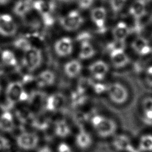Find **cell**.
Here are the masks:
<instances>
[{"mask_svg":"<svg viewBox=\"0 0 152 152\" xmlns=\"http://www.w3.org/2000/svg\"><path fill=\"white\" fill-rule=\"evenodd\" d=\"M18 31V25L13 17L8 14L0 15V34L4 37H12Z\"/></svg>","mask_w":152,"mask_h":152,"instance_id":"8","label":"cell"},{"mask_svg":"<svg viewBox=\"0 0 152 152\" xmlns=\"http://www.w3.org/2000/svg\"><path fill=\"white\" fill-rule=\"evenodd\" d=\"M82 64L79 60L74 59L67 61L64 66V71L65 75L69 78L77 77L81 72Z\"/></svg>","mask_w":152,"mask_h":152,"instance_id":"16","label":"cell"},{"mask_svg":"<svg viewBox=\"0 0 152 152\" xmlns=\"http://www.w3.org/2000/svg\"><path fill=\"white\" fill-rule=\"evenodd\" d=\"M14 46L18 49L22 50L23 52L31 46L30 42L26 38L20 37L17 39L14 43Z\"/></svg>","mask_w":152,"mask_h":152,"instance_id":"28","label":"cell"},{"mask_svg":"<svg viewBox=\"0 0 152 152\" xmlns=\"http://www.w3.org/2000/svg\"><path fill=\"white\" fill-rule=\"evenodd\" d=\"M33 1L31 0L18 1L14 6V13L20 17H25L33 8Z\"/></svg>","mask_w":152,"mask_h":152,"instance_id":"19","label":"cell"},{"mask_svg":"<svg viewBox=\"0 0 152 152\" xmlns=\"http://www.w3.org/2000/svg\"><path fill=\"white\" fill-rule=\"evenodd\" d=\"M55 152H75L74 147L66 141L59 142L55 148Z\"/></svg>","mask_w":152,"mask_h":152,"instance_id":"29","label":"cell"},{"mask_svg":"<svg viewBox=\"0 0 152 152\" xmlns=\"http://www.w3.org/2000/svg\"><path fill=\"white\" fill-rule=\"evenodd\" d=\"M129 32V28L127 24L124 21H119L113 28L112 36L114 40L125 42Z\"/></svg>","mask_w":152,"mask_h":152,"instance_id":"17","label":"cell"},{"mask_svg":"<svg viewBox=\"0 0 152 152\" xmlns=\"http://www.w3.org/2000/svg\"><path fill=\"white\" fill-rule=\"evenodd\" d=\"M90 124L95 134L100 138L113 137L118 129L117 124L113 119L102 115H94Z\"/></svg>","mask_w":152,"mask_h":152,"instance_id":"1","label":"cell"},{"mask_svg":"<svg viewBox=\"0 0 152 152\" xmlns=\"http://www.w3.org/2000/svg\"><path fill=\"white\" fill-rule=\"evenodd\" d=\"M11 0H0V4L1 5H5L9 3Z\"/></svg>","mask_w":152,"mask_h":152,"instance_id":"37","label":"cell"},{"mask_svg":"<svg viewBox=\"0 0 152 152\" xmlns=\"http://www.w3.org/2000/svg\"><path fill=\"white\" fill-rule=\"evenodd\" d=\"M74 44L69 37H62L57 39L53 45L55 53L59 57L65 58L71 55L73 52Z\"/></svg>","mask_w":152,"mask_h":152,"instance_id":"9","label":"cell"},{"mask_svg":"<svg viewBox=\"0 0 152 152\" xmlns=\"http://www.w3.org/2000/svg\"><path fill=\"white\" fill-rule=\"evenodd\" d=\"M144 0H135L131 6L130 12L134 17L140 18L146 12V4Z\"/></svg>","mask_w":152,"mask_h":152,"instance_id":"24","label":"cell"},{"mask_svg":"<svg viewBox=\"0 0 152 152\" xmlns=\"http://www.w3.org/2000/svg\"><path fill=\"white\" fill-rule=\"evenodd\" d=\"M75 146L81 151H88L92 148L94 140L93 135L88 131L81 129L75 134L74 138Z\"/></svg>","mask_w":152,"mask_h":152,"instance_id":"7","label":"cell"},{"mask_svg":"<svg viewBox=\"0 0 152 152\" xmlns=\"http://www.w3.org/2000/svg\"><path fill=\"white\" fill-rule=\"evenodd\" d=\"M109 56L112 64L117 68L124 67L129 62V58L123 49L110 50Z\"/></svg>","mask_w":152,"mask_h":152,"instance_id":"13","label":"cell"},{"mask_svg":"<svg viewBox=\"0 0 152 152\" xmlns=\"http://www.w3.org/2000/svg\"><path fill=\"white\" fill-rule=\"evenodd\" d=\"M128 0H110V6L114 12L119 11L125 5Z\"/></svg>","mask_w":152,"mask_h":152,"instance_id":"30","label":"cell"},{"mask_svg":"<svg viewBox=\"0 0 152 152\" xmlns=\"http://www.w3.org/2000/svg\"><path fill=\"white\" fill-rule=\"evenodd\" d=\"M8 145L7 140L3 137L0 136V150L3 149L4 148L7 147Z\"/></svg>","mask_w":152,"mask_h":152,"instance_id":"36","label":"cell"},{"mask_svg":"<svg viewBox=\"0 0 152 152\" xmlns=\"http://www.w3.org/2000/svg\"><path fill=\"white\" fill-rule=\"evenodd\" d=\"M33 8L43 18L50 16L52 11V4L45 0H35L33 1Z\"/></svg>","mask_w":152,"mask_h":152,"instance_id":"21","label":"cell"},{"mask_svg":"<svg viewBox=\"0 0 152 152\" xmlns=\"http://www.w3.org/2000/svg\"><path fill=\"white\" fill-rule=\"evenodd\" d=\"M5 95L7 102L11 104L24 101L27 98L23 84L17 81H12L8 84Z\"/></svg>","mask_w":152,"mask_h":152,"instance_id":"5","label":"cell"},{"mask_svg":"<svg viewBox=\"0 0 152 152\" xmlns=\"http://www.w3.org/2000/svg\"><path fill=\"white\" fill-rule=\"evenodd\" d=\"M132 47L135 52L142 56L148 55L151 50L148 42L142 37L136 38L132 42Z\"/></svg>","mask_w":152,"mask_h":152,"instance_id":"18","label":"cell"},{"mask_svg":"<svg viewBox=\"0 0 152 152\" xmlns=\"http://www.w3.org/2000/svg\"><path fill=\"white\" fill-rule=\"evenodd\" d=\"M62 1H64L65 2H73L75 0H62Z\"/></svg>","mask_w":152,"mask_h":152,"instance_id":"38","label":"cell"},{"mask_svg":"<svg viewBox=\"0 0 152 152\" xmlns=\"http://www.w3.org/2000/svg\"><path fill=\"white\" fill-rule=\"evenodd\" d=\"M91 21L98 28H103L107 18V12L104 7L99 6L93 8L90 12Z\"/></svg>","mask_w":152,"mask_h":152,"instance_id":"12","label":"cell"},{"mask_svg":"<svg viewBox=\"0 0 152 152\" xmlns=\"http://www.w3.org/2000/svg\"><path fill=\"white\" fill-rule=\"evenodd\" d=\"M65 102V97L62 93H55L45 99V107L50 112H56L64 106Z\"/></svg>","mask_w":152,"mask_h":152,"instance_id":"10","label":"cell"},{"mask_svg":"<svg viewBox=\"0 0 152 152\" xmlns=\"http://www.w3.org/2000/svg\"><path fill=\"white\" fill-rule=\"evenodd\" d=\"M2 62L8 66H14L17 64V59L14 53L8 49L3 50L1 53Z\"/></svg>","mask_w":152,"mask_h":152,"instance_id":"26","label":"cell"},{"mask_svg":"<svg viewBox=\"0 0 152 152\" xmlns=\"http://www.w3.org/2000/svg\"><path fill=\"white\" fill-rule=\"evenodd\" d=\"M43 96L41 93H36L32 97L31 99V103L33 105L41 104L43 102Z\"/></svg>","mask_w":152,"mask_h":152,"instance_id":"32","label":"cell"},{"mask_svg":"<svg viewBox=\"0 0 152 152\" xmlns=\"http://www.w3.org/2000/svg\"><path fill=\"white\" fill-rule=\"evenodd\" d=\"M17 146L23 151L35 150L40 143V137L33 131H22L18 134L15 139Z\"/></svg>","mask_w":152,"mask_h":152,"instance_id":"3","label":"cell"},{"mask_svg":"<svg viewBox=\"0 0 152 152\" xmlns=\"http://www.w3.org/2000/svg\"><path fill=\"white\" fill-rule=\"evenodd\" d=\"M144 117L146 121L152 122V97H146L142 103Z\"/></svg>","mask_w":152,"mask_h":152,"instance_id":"27","label":"cell"},{"mask_svg":"<svg viewBox=\"0 0 152 152\" xmlns=\"http://www.w3.org/2000/svg\"><path fill=\"white\" fill-rule=\"evenodd\" d=\"M94 0H78V4L81 10H87L94 4Z\"/></svg>","mask_w":152,"mask_h":152,"instance_id":"31","label":"cell"},{"mask_svg":"<svg viewBox=\"0 0 152 152\" xmlns=\"http://www.w3.org/2000/svg\"><path fill=\"white\" fill-rule=\"evenodd\" d=\"M96 53L93 45L88 40H84L81 43L78 56L80 59L87 60L93 58Z\"/></svg>","mask_w":152,"mask_h":152,"instance_id":"22","label":"cell"},{"mask_svg":"<svg viewBox=\"0 0 152 152\" xmlns=\"http://www.w3.org/2000/svg\"><path fill=\"white\" fill-rule=\"evenodd\" d=\"M35 152H55V150L49 145H41L35 150Z\"/></svg>","mask_w":152,"mask_h":152,"instance_id":"33","label":"cell"},{"mask_svg":"<svg viewBox=\"0 0 152 152\" xmlns=\"http://www.w3.org/2000/svg\"><path fill=\"white\" fill-rule=\"evenodd\" d=\"M23 52L22 64L25 69L32 72L40 67L42 62L43 55L39 48L31 45Z\"/></svg>","mask_w":152,"mask_h":152,"instance_id":"2","label":"cell"},{"mask_svg":"<svg viewBox=\"0 0 152 152\" xmlns=\"http://www.w3.org/2000/svg\"><path fill=\"white\" fill-rule=\"evenodd\" d=\"M88 71L96 80L101 81L106 77L109 71L108 65L103 60H97L90 64Z\"/></svg>","mask_w":152,"mask_h":152,"instance_id":"11","label":"cell"},{"mask_svg":"<svg viewBox=\"0 0 152 152\" xmlns=\"http://www.w3.org/2000/svg\"><path fill=\"white\" fill-rule=\"evenodd\" d=\"M14 126V121L12 114L8 111H5L0 116V129L9 132Z\"/></svg>","mask_w":152,"mask_h":152,"instance_id":"23","label":"cell"},{"mask_svg":"<svg viewBox=\"0 0 152 152\" xmlns=\"http://www.w3.org/2000/svg\"><path fill=\"white\" fill-rule=\"evenodd\" d=\"M109 100L113 103L121 104L128 98V91L125 86L118 82H114L107 86L106 90Z\"/></svg>","mask_w":152,"mask_h":152,"instance_id":"6","label":"cell"},{"mask_svg":"<svg viewBox=\"0 0 152 152\" xmlns=\"http://www.w3.org/2000/svg\"><path fill=\"white\" fill-rule=\"evenodd\" d=\"M113 137L112 145L116 151L127 152L132 147L130 137L125 134H115Z\"/></svg>","mask_w":152,"mask_h":152,"instance_id":"14","label":"cell"},{"mask_svg":"<svg viewBox=\"0 0 152 152\" xmlns=\"http://www.w3.org/2000/svg\"><path fill=\"white\" fill-rule=\"evenodd\" d=\"M94 90L97 93H102L106 90L107 87H105L103 84H97L94 86Z\"/></svg>","mask_w":152,"mask_h":152,"instance_id":"35","label":"cell"},{"mask_svg":"<svg viewBox=\"0 0 152 152\" xmlns=\"http://www.w3.org/2000/svg\"><path fill=\"white\" fill-rule=\"evenodd\" d=\"M1 83H0V93H1Z\"/></svg>","mask_w":152,"mask_h":152,"instance_id":"39","label":"cell"},{"mask_svg":"<svg viewBox=\"0 0 152 152\" xmlns=\"http://www.w3.org/2000/svg\"><path fill=\"white\" fill-rule=\"evenodd\" d=\"M55 135L61 138H66L71 134V129L68 123L64 120L56 121L53 126Z\"/></svg>","mask_w":152,"mask_h":152,"instance_id":"20","label":"cell"},{"mask_svg":"<svg viewBox=\"0 0 152 152\" xmlns=\"http://www.w3.org/2000/svg\"><path fill=\"white\" fill-rule=\"evenodd\" d=\"M36 83L41 88L52 86L55 81V74L50 69H45L40 72L36 77Z\"/></svg>","mask_w":152,"mask_h":152,"instance_id":"15","label":"cell"},{"mask_svg":"<svg viewBox=\"0 0 152 152\" xmlns=\"http://www.w3.org/2000/svg\"><path fill=\"white\" fill-rule=\"evenodd\" d=\"M138 149L141 152L152 151V134L142 135L138 140Z\"/></svg>","mask_w":152,"mask_h":152,"instance_id":"25","label":"cell"},{"mask_svg":"<svg viewBox=\"0 0 152 152\" xmlns=\"http://www.w3.org/2000/svg\"><path fill=\"white\" fill-rule=\"evenodd\" d=\"M145 81L149 86H152V66H149L146 69Z\"/></svg>","mask_w":152,"mask_h":152,"instance_id":"34","label":"cell"},{"mask_svg":"<svg viewBox=\"0 0 152 152\" xmlns=\"http://www.w3.org/2000/svg\"><path fill=\"white\" fill-rule=\"evenodd\" d=\"M84 23V18L80 12L75 10L69 11L62 16L59 20L61 27L67 31L78 30Z\"/></svg>","mask_w":152,"mask_h":152,"instance_id":"4","label":"cell"}]
</instances>
